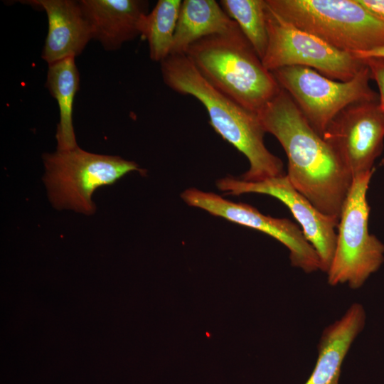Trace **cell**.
<instances>
[{
  "label": "cell",
  "instance_id": "obj_1",
  "mask_svg": "<svg viewBox=\"0 0 384 384\" xmlns=\"http://www.w3.org/2000/svg\"><path fill=\"white\" fill-rule=\"evenodd\" d=\"M257 114L287 154L293 186L320 212L339 220L353 176L331 146L282 87Z\"/></svg>",
  "mask_w": 384,
  "mask_h": 384
},
{
  "label": "cell",
  "instance_id": "obj_2",
  "mask_svg": "<svg viewBox=\"0 0 384 384\" xmlns=\"http://www.w3.org/2000/svg\"><path fill=\"white\" fill-rule=\"evenodd\" d=\"M160 64L164 82L200 101L215 131L247 159L249 169L240 178L256 182L284 175L282 160L265 146V131L257 113L212 86L186 54H171Z\"/></svg>",
  "mask_w": 384,
  "mask_h": 384
},
{
  "label": "cell",
  "instance_id": "obj_3",
  "mask_svg": "<svg viewBox=\"0 0 384 384\" xmlns=\"http://www.w3.org/2000/svg\"><path fill=\"white\" fill-rule=\"evenodd\" d=\"M185 54L212 86L257 114L281 90L239 26L201 38Z\"/></svg>",
  "mask_w": 384,
  "mask_h": 384
},
{
  "label": "cell",
  "instance_id": "obj_4",
  "mask_svg": "<svg viewBox=\"0 0 384 384\" xmlns=\"http://www.w3.org/2000/svg\"><path fill=\"white\" fill-rule=\"evenodd\" d=\"M285 21L341 50L384 46V21L358 0H266Z\"/></svg>",
  "mask_w": 384,
  "mask_h": 384
},
{
  "label": "cell",
  "instance_id": "obj_5",
  "mask_svg": "<svg viewBox=\"0 0 384 384\" xmlns=\"http://www.w3.org/2000/svg\"><path fill=\"white\" fill-rule=\"evenodd\" d=\"M375 170L353 177L341 211L334 255L327 272L330 286L361 288L384 262V244L369 233L367 192Z\"/></svg>",
  "mask_w": 384,
  "mask_h": 384
},
{
  "label": "cell",
  "instance_id": "obj_6",
  "mask_svg": "<svg viewBox=\"0 0 384 384\" xmlns=\"http://www.w3.org/2000/svg\"><path fill=\"white\" fill-rule=\"evenodd\" d=\"M43 160L44 181L54 206L85 214L95 212L91 198L97 188L112 185L129 172L142 171L134 161L90 153L78 146L44 154Z\"/></svg>",
  "mask_w": 384,
  "mask_h": 384
},
{
  "label": "cell",
  "instance_id": "obj_7",
  "mask_svg": "<svg viewBox=\"0 0 384 384\" xmlns=\"http://www.w3.org/2000/svg\"><path fill=\"white\" fill-rule=\"evenodd\" d=\"M272 73L321 137L330 122L348 106L379 101L378 94L370 86L371 75L366 64L352 80L346 82L330 79L303 66L284 67Z\"/></svg>",
  "mask_w": 384,
  "mask_h": 384
},
{
  "label": "cell",
  "instance_id": "obj_8",
  "mask_svg": "<svg viewBox=\"0 0 384 384\" xmlns=\"http://www.w3.org/2000/svg\"><path fill=\"white\" fill-rule=\"evenodd\" d=\"M268 43L262 59L272 72L289 66L312 68L335 80L349 81L365 66L353 54L341 50L280 18L267 4Z\"/></svg>",
  "mask_w": 384,
  "mask_h": 384
},
{
  "label": "cell",
  "instance_id": "obj_9",
  "mask_svg": "<svg viewBox=\"0 0 384 384\" xmlns=\"http://www.w3.org/2000/svg\"><path fill=\"white\" fill-rule=\"evenodd\" d=\"M190 206L210 214L264 233L276 239L289 250L291 265L305 273L320 270V261L313 246L305 238L300 227L287 218H277L261 213L255 208L235 203L212 193L196 188L181 194Z\"/></svg>",
  "mask_w": 384,
  "mask_h": 384
},
{
  "label": "cell",
  "instance_id": "obj_10",
  "mask_svg": "<svg viewBox=\"0 0 384 384\" xmlns=\"http://www.w3.org/2000/svg\"><path fill=\"white\" fill-rule=\"evenodd\" d=\"M322 138L353 177L375 170L384 142V114L379 101L348 106L330 122Z\"/></svg>",
  "mask_w": 384,
  "mask_h": 384
},
{
  "label": "cell",
  "instance_id": "obj_11",
  "mask_svg": "<svg viewBox=\"0 0 384 384\" xmlns=\"http://www.w3.org/2000/svg\"><path fill=\"white\" fill-rule=\"evenodd\" d=\"M217 188L228 195L260 193L282 202L299 224L307 241L313 246L320 261V270L327 273L336 249L338 220L325 215L300 193L287 174L262 181H246L227 176L216 181Z\"/></svg>",
  "mask_w": 384,
  "mask_h": 384
},
{
  "label": "cell",
  "instance_id": "obj_12",
  "mask_svg": "<svg viewBox=\"0 0 384 384\" xmlns=\"http://www.w3.org/2000/svg\"><path fill=\"white\" fill-rule=\"evenodd\" d=\"M25 4L43 9L48 29L42 58L51 64L79 55L92 38L90 26L79 1L73 0H30Z\"/></svg>",
  "mask_w": 384,
  "mask_h": 384
},
{
  "label": "cell",
  "instance_id": "obj_13",
  "mask_svg": "<svg viewBox=\"0 0 384 384\" xmlns=\"http://www.w3.org/2000/svg\"><path fill=\"white\" fill-rule=\"evenodd\" d=\"M92 38L107 50H115L141 35L149 2L142 0L78 1Z\"/></svg>",
  "mask_w": 384,
  "mask_h": 384
},
{
  "label": "cell",
  "instance_id": "obj_14",
  "mask_svg": "<svg viewBox=\"0 0 384 384\" xmlns=\"http://www.w3.org/2000/svg\"><path fill=\"white\" fill-rule=\"evenodd\" d=\"M366 321L364 306L354 302L341 318L323 330L314 368L304 384H338L343 362Z\"/></svg>",
  "mask_w": 384,
  "mask_h": 384
},
{
  "label": "cell",
  "instance_id": "obj_15",
  "mask_svg": "<svg viewBox=\"0 0 384 384\" xmlns=\"http://www.w3.org/2000/svg\"><path fill=\"white\" fill-rule=\"evenodd\" d=\"M238 28L215 0H183L179 11L171 54H185L202 38ZM170 54V55H171Z\"/></svg>",
  "mask_w": 384,
  "mask_h": 384
},
{
  "label": "cell",
  "instance_id": "obj_16",
  "mask_svg": "<svg viewBox=\"0 0 384 384\" xmlns=\"http://www.w3.org/2000/svg\"><path fill=\"white\" fill-rule=\"evenodd\" d=\"M70 57L48 65L46 86L56 100L60 120L57 127L58 150L65 151L78 146L73 125V108L79 89L80 75L75 61Z\"/></svg>",
  "mask_w": 384,
  "mask_h": 384
},
{
  "label": "cell",
  "instance_id": "obj_17",
  "mask_svg": "<svg viewBox=\"0 0 384 384\" xmlns=\"http://www.w3.org/2000/svg\"><path fill=\"white\" fill-rule=\"evenodd\" d=\"M180 0H159L141 23L151 60L161 63L170 54L181 5Z\"/></svg>",
  "mask_w": 384,
  "mask_h": 384
},
{
  "label": "cell",
  "instance_id": "obj_18",
  "mask_svg": "<svg viewBox=\"0 0 384 384\" xmlns=\"http://www.w3.org/2000/svg\"><path fill=\"white\" fill-rule=\"evenodd\" d=\"M219 3L262 60L268 43L266 0H221Z\"/></svg>",
  "mask_w": 384,
  "mask_h": 384
},
{
  "label": "cell",
  "instance_id": "obj_19",
  "mask_svg": "<svg viewBox=\"0 0 384 384\" xmlns=\"http://www.w3.org/2000/svg\"><path fill=\"white\" fill-rule=\"evenodd\" d=\"M363 60L369 68L371 79L378 85L379 105L384 114V59L367 58Z\"/></svg>",
  "mask_w": 384,
  "mask_h": 384
},
{
  "label": "cell",
  "instance_id": "obj_20",
  "mask_svg": "<svg viewBox=\"0 0 384 384\" xmlns=\"http://www.w3.org/2000/svg\"><path fill=\"white\" fill-rule=\"evenodd\" d=\"M365 8L384 21V0H358Z\"/></svg>",
  "mask_w": 384,
  "mask_h": 384
},
{
  "label": "cell",
  "instance_id": "obj_21",
  "mask_svg": "<svg viewBox=\"0 0 384 384\" xmlns=\"http://www.w3.org/2000/svg\"><path fill=\"white\" fill-rule=\"evenodd\" d=\"M352 54L361 60L367 58L384 59V46L369 50L353 52Z\"/></svg>",
  "mask_w": 384,
  "mask_h": 384
},
{
  "label": "cell",
  "instance_id": "obj_22",
  "mask_svg": "<svg viewBox=\"0 0 384 384\" xmlns=\"http://www.w3.org/2000/svg\"><path fill=\"white\" fill-rule=\"evenodd\" d=\"M379 166H384V156L382 158V159L380 160V162L379 164Z\"/></svg>",
  "mask_w": 384,
  "mask_h": 384
}]
</instances>
